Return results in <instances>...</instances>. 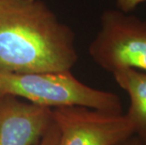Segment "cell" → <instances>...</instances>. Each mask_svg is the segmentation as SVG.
Returning a JSON list of instances; mask_svg holds the SVG:
<instances>
[{
  "label": "cell",
  "mask_w": 146,
  "mask_h": 145,
  "mask_svg": "<svg viewBox=\"0 0 146 145\" xmlns=\"http://www.w3.org/2000/svg\"><path fill=\"white\" fill-rule=\"evenodd\" d=\"M143 2H146V0H116V6L118 10L123 12H130Z\"/></svg>",
  "instance_id": "8"
},
{
  "label": "cell",
  "mask_w": 146,
  "mask_h": 145,
  "mask_svg": "<svg viewBox=\"0 0 146 145\" xmlns=\"http://www.w3.org/2000/svg\"><path fill=\"white\" fill-rule=\"evenodd\" d=\"M100 21V30L89 45L92 60L111 73L123 69L146 73V20L108 10Z\"/></svg>",
  "instance_id": "3"
},
{
  "label": "cell",
  "mask_w": 146,
  "mask_h": 145,
  "mask_svg": "<svg viewBox=\"0 0 146 145\" xmlns=\"http://www.w3.org/2000/svg\"><path fill=\"white\" fill-rule=\"evenodd\" d=\"M58 129L57 145H114L135 134L126 114L71 106L52 109Z\"/></svg>",
  "instance_id": "4"
},
{
  "label": "cell",
  "mask_w": 146,
  "mask_h": 145,
  "mask_svg": "<svg viewBox=\"0 0 146 145\" xmlns=\"http://www.w3.org/2000/svg\"><path fill=\"white\" fill-rule=\"evenodd\" d=\"M115 81L130 99L125 114L135 126V133L146 134V73L134 69H123L112 73Z\"/></svg>",
  "instance_id": "6"
},
{
  "label": "cell",
  "mask_w": 146,
  "mask_h": 145,
  "mask_svg": "<svg viewBox=\"0 0 146 145\" xmlns=\"http://www.w3.org/2000/svg\"><path fill=\"white\" fill-rule=\"evenodd\" d=\"M114 145H146V144L143 142V140H141V138L135 133L131 136H129V137L125 138V140L117 142Z\"/></svg>",
  "instance_id": "9"
},
{
  "label": "cell",
  "mask_w": 146,
  "mask_h": 145,
  "mask_svg": "<svg viewBox=\"0 0 146 145\" xmlns=\"http://www.w3.org/2000/svg\"><path fill=\"white\" fill-rule=\"evenodd\" d=\"M77 60L74 31L42 0H0V72L71 71Z\"/></svg>",
  "instance_id": "1"
},
{
  "label": "cell",
  "mask_w": 146,
  "mask_h": 145,
  "mask_svg": "<svg viewBox=\"0 0 146 145\" xmlns=\"http://www.w3.org/2000/svg\"><path fill=\"white\" fill-rule=\"evenodd\" d=\"M4 95L49 109L78 106L106 112L123 113L122 102L117 94L84 84L71 71L0 72V96Z\"/></svg>",
  "instance_id": "2"
},
{
  "label": "cell",
  "mask_w": 146,
  "mask_h": 145,
  "mask_svg": "<svg viewBox=\"0 0 146 145\" xmlns=\"http://www.w3.org/2000/svg\"><path fill=\"white\" fill-rule=\"evenodd\" d=\"M137 135H138V134H137ZM139 137L141 138V140H143V142L146 144V134H145V135H141V136H139Z\"/></svg>",
  "instance_id": "10"
},
{
  "label": "cell",
  "mask_w": 146,
  "mask_h": 145,
  "mask_svg": "<svg viewBox=\"0 0 146 145\" xmlns=\"http://www.w3.org/2000/svg\"><path fill=\"white\" fill-rule=\"evenodd\" d=\"M52 122V109L0 96V145H37Z\"/></svg>",
  "instance_id": "5"
},
{
  "label": "cell",
  "mask_w": 146,
  "mask_h": 145,
  "mask_svg": "<svg viewBox=\"0 0 146 145\" xmlns=\"http://www.w3.org/2000/svg\"><path fill=\"white\" fill-rule=\"evenodd\" d=\"M58 140V129L54 122H52L47 131L37 145H57Z\"/></svg>",
  "instance_id": "7"
}]
</instances>
